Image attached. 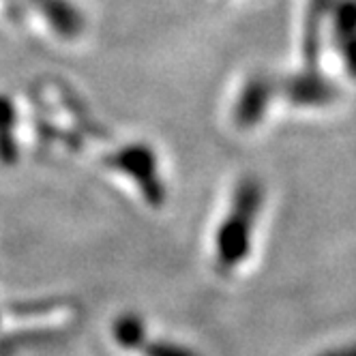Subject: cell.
<instances>
[{"mask_svg":"<svg viewBox=\"0 0 356 356\" xmlns=\"http://www.w3.org/2000/svg\"><path fill=\"white\" fill-rule=\"evenodd\" d=\"M273 92H275V84L270 78H262V75L251 78L247 86L243 88L241 97L236 99L234 122L243 127V129L256 127L268 110V104L273 101Z\"/></svg>","mask_w":356,"mask_h":356,"instance_id":"3","label":"cell"},{"mask_svg":"<svg viewBox=\"0 0 356 356\" xmlns=\"http://www.w3.org/2000/svg\"><path fill=\"white\" fill-rule=\"evenodd\" d=\"M106 163H108V168L118 170L129 178H134L140 193L144 195V200L150 207L163 204L165 187H163V181L159 176L157 155L150 146H146V144L124 146V148L112 152V155H108Z\"/></svg>","mask_w":356,"mask_h":356,"instance_id":"2","label":"cell"},{"mask_svg":"<svg viewBox=\"0 0 356 356\" xmlns=\"http://www.w3.org/2000/svg\"><path fill=\"white\" fill-rule=\"evenodd\" d=\"M284 95L290 104L302 108H322L337 101V88L316 73H302L284 82Z\"/></svg>","mask_w":356,"mask_h":356,"instance_id":"4","label":"cell"},{"mask_svg":"<svg viewBox=\"0 0 356 356\" xmlns=\"http://www.w3.org/2000/svg\"><path fill=\"white\" fill-rule=\"evenodd\" d=\"M318 356H356V343H348V346H339L333 350H326Z\"/></svg>","mask_w":356,"mask_h":356,"instance_id":"7","label":"cell"},{"mask_svg":"<svg viewBox=\"0 0 356 356\" xmlns=\"http://www.w3.org/2000/svg\"><path fill=\"white\" fill-rule=\"evenodd\" d=\"M264 204V187L258 178H243L234 189L232 207L217 227L215 262L221 273H230L245 262L251 249V230Z\"/></svg>","mask_w":356,"mask_h":356,"instance_id":"1","label":"cell"},{"mask_svg":"<svg viewBox=\"0 0 356 356\" xmlns=\"http://www.w3.org/2000/svg\"><path fill=\"white\" fill-rule=\"evenodd\" d=\"M144 356H197L191 348H185L174 341H152L142 346Z\"/></svg>","mask_w":356,"mask_h":356,"instance_id":"6","label":"cell"},{"mask_svg":"<svg viewBox=\"0 0 356 356\" xmlns=\"http://www.w3.org/2000/svg\"><path fill=\"white\" fill-rule=\"evenodd\" d=\"M112 335H114L116 343L122 346L124 350H136V348H142L144 346L146 326H144V322H142L140 316L127 314V316H120L114 322Z\"/></svg>","mask_w":356,"mask_h":356,"instance_id":"5","label":"cell"}]
</instances>
